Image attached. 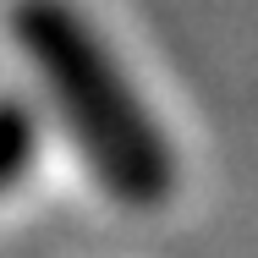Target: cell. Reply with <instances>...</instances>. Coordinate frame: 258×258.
Instances as JSON below:
<instances>
[{
  "mask_svg": "<svg viewBox=\"0 0 258 258\" xmlns=\"http://www.w3.org/2000/svg\"><path fill=\"white\" fill-rule=\"evenodd\" d=\"M39 159V110L17 94H0V198Z\"/></svg>",
  "mask_w": 258,
  "mask_h": 258,
  "instance_id": "obj_2",
  "label": "cell"
},
{
  "mask_svg": "<svg viewBox=\"0 0 258 258\" xmlns=\"http://www.w3.org/2000/svg\"><path fill=\"white\" fill-rule=\"evenodd\" d=\"M11 39L44 83L66 138L104 192L126 209H165L181 159L154 121L121 55L104 44L77 0H11Z\"/></svg>",
  "mask_w": 258,
  "mask_h": 258,
  "instance_id": "obj_1",
  "label": "cell"
}]
</instances>
